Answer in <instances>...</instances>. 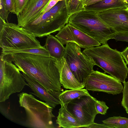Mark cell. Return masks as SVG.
I'll return each instance as SVG.
<instances>
[{
  "instance_id": "obj_1",
  "label": "cell",
  "mask_w": 128,
  "mask_h": 128,
  "mask_svg": "<svg viewBox=\"0 0 128 128\" xmlns=\"http://www.w3.org/2000/svg\"><path fill=\"white\" fill-rule=\"evenodd\" d=\"M12 55V62L20 71L36 80L58 98L63 90L58 60L50 56L33 54L20 53Z\"/></svg>"
},
{
  "instance_id": "obj_2",
  "label": "cell",
  "mask_w": 128,
  "mask_h": 128,
  "mask_svg": "<svg viewBox=\"0 0 128 128\" xmlns=\"http://www.w3.org/2000/svg\"><path fill=\"white\" fill-rule=\"evenodd\" d=\"M96 65L123 83L127 78L128 68L121 52L112 49L107 43L85 48L82 52Z\"/></svg>"
},
{
  "instance_id": "obj_3",
  "label": "cell",
  "mask_w": 128,
  "mask_h": 128,
  "mask_svg": "<svg viewBox=\"0 0 128 128\" xmlns=\"http://www.w3.org/2000/svg\"><path fill=\"white\" fill-rule=\"evenodd\" d=\"M69 18L65 0H61L23 28L36 37L47 36L61 30L68 23Z\"/></svg>"
},
{
  "instance_id": "obj_4",
  "label": "cell",
  "mask_w": 128,
  "mask_h": 128,
  "mask_svg": "<svg viewBox=\"0 0 128 128\" xmlns=\"http://www.w3.org/2000/svg\"><path fill=\"white\" fill-rule=\"evenodd\" d=\"M68 23L102 44L114 39L117 33L101 21L95 12L85 9L70 15Z\"/></svg>"
},
{
  "instance_id": "obj_5",
  "label": "cell",
  "mask_w": 128,
  "mask_h": 128,
  "mask_svg": "<svg viewBox=\"0 0 128 128\" xmlns=\"http://www.w3.org/2000/svg\"><path fill=\"white\" fill-rule=\"evenodd\" d=\"M20 106L24 109L26 124L34 128H54L52 113L54 108L46 102L38 100L30 93L18 94Z\"/></svg>"
},
{
  "instance_id": "obj_6",
  "label": "cell",
  "mask_w": 128,
  "mask_h": 128,
  "mask_svg": "<svg viewBox=\"0 0 128 128\" xmlns=\"http://www.w3.org/2000/svg\"><path fill=\"white\" fill-rule=\"evenodd\" d=\"M12 54L2 53L0 62V102L21 91L27 83L18 68L12 63Z\"/></svg>"
},
{
  "instance_id": "obj_7",
  "label": "cell",
  "mask_w": 128,
  "mask_h": 128,
  "mask_svg": "<svg viewBox=\"0 0 128 128\" xmlns=\"http://www.w3.org/2000/svg\"><path fill=\"white\" fill-rule=\"evenodd\" d=\"M42 46L36 37L15 24L6 22L0 31V46L2 48L22 49Z\"/></svg>"
},
{
  "instance_id": "obj_8",
  "label": "cell",
  "mask_w": 128,
  "mask_h": 128,
  "mask_svg": "<svg viewBox=\"0 0 128 128\" xmlns=\"http://www.w3.org/2000/svg\"><path fill=\"white\" fill-rule=\"evenodd\" d=\"M76 44L69 42L65 47L63 58L77 80L84 84L88 76L94 70V62L82 52Z\"/></svg>"
},
{
  "instance_id": "obj_9",
  "label": "cell",
  "mask_w": 128,
  "mask_h": 128,
  "mask_svg": "<svg viewBox=\"0 0 128 128\" xmlns=\"http://www.w3.org/2000/svg\"><path fill=\"white\" fill-rule=\"evenodd\" d=\"M97 100L91 95L84 96L72 100L65 106L76 119L80 128H88L94 122L98 114L95 106Z\"/></svg>"
},
{
  "instance_id": "obj_10",
  "label": "cell",
  "mask_w": 128,
  "mask_h": 128,
  "mask_svg": "<svg viewBox=\"0 0 128 128\" xmlns=\"http://www.w3.org/2000/svg\"><path fill=\"white\" fill-rule=\"evenodd\" d=\"M84 85L87 90L113 95L122 92L124 88L121 82L116 78L98 70H94L88 76Z\"/></svg>"
},
{
  "instance_id": "obj_11",
  "label": "cell",
  "mask_w": 128,
  "mask_h": 128,
  "mask_svg": "<svg viewBox=\"0 0 128 128\" xmlns=\"http://www.w3.org/2000/svg\"><path fill=\"white\" fill-rule=\"evenodd\" d=\"M127 6L113 7L95 12L101 21L117 33H128Z\"/></svg>"
},
{
  "instance_id": "obj_12",
  "label": "cell",
  "mask_w": 128,
  "mask_h": 128,
  "mask_svg": "<svg viewBox=\"0 0 128 128\" xmlns=\"http://www.w3.org/2000/svg\"><path fill=\"white\" fill-rule=\"evenodd\" d=\"M63 45L74 43L80 48H88L101 44L98 41L68 23L55 36Z\"/></svg>"
},
{
  "instance_id": "obj_13",
  "label": "cell",
  "mask_w": 128,
  "mask_h": 128,
  "mask_svg": "<svg viewBox=\"0 0 128 128\" xmlns=\"http://www.w3.org/2000/svg\"><path fill=\"white\" fill-rule=\"evenodd\" d=\"M50 0H28L23 10L17 16L18 25L24 27L38 18Z\"/></svg>"
},
{
  "instance_id": "obj_14",
  "label": "cell",
  "mask_w": 128,
  "mask_h": 128,
  "mask_svg": "<svg viewBox=\"0 0 128 128\" xmlns=\"http://www.w3.org/2000/svg\"><path fill=\"white\" fill-rule=\"evenodd\" d=\"M23 76L28 86L34 92H30L44 101L54 108L60 104V102L54 96L50 93L42 84L36 80L22 73Z\"/></svg>"
},
{
  "instance_id": "obj_15",
  "label": "cell",
  "mask_w": 128,
  "mask_h": 128,
  "mask_svg": "<svg viewBox=\"0 0 128 128\" xmlns=\"http://www.w3.org/2000/svg\"><path fill=\"white\" fill-rule=\"evenodd\" d=\"M58 63L60 82L64 88L76 90L85 87L84 85L80 83L75 77L64 58L58 60Z\"/></svg>"
},
{
  "instance_id": "obj_16",
  "label": "cell",
  "mask_w": 128,
  "mask_h": 128,
  "mask_svg": "<svg viewBox=\"0 0 128 128\" xmlns=\"http://www.w3.org/2000/svg\"><path fill=\"white\" fill-rule=\"evenodd\" d=\"M55 36L50 34L47 36L44 46L48 51L50 56L57 60L62 58L65 47Z\"/></svg>"
},
{
  "instance_id": "obj_17",
  "label": "cell",
  "mask_w": 128,
  "mask_h": 128,
  "mask_svg": "<svg viewBox=\"0 0 128 128\" xmlns=\"http://www.w3.org/2000/svg\"><path fill=\"white\" fill-rule=\"evenodd\" d=\"M61 108L59 109L56 123L60 127L64 128H80L76 119L67 109L65 106L60 103Z\"/></svg>"
},
{
  "instance_id": "obj_18",
  "label": "cell",
  "mask_w": 128,
  "mask_h": 128,
  "mask_svg": "<svg viewBox=\"0 0 128 128\" xmlns=\"http://www.w3.org/2000/svg\"><path fill=\"white\" fill-rule=\"evenodd\" d=\"M126 5L124 0H102L84 6V9L96 12L113 7Z\"/></svg>"
},
{
  "instance_id": "obj_19",
  "label": "cell",
  "mask_w": 128,
  "mask_h": 128,
  "mask_svg": "<svg viewBox=\"0 0 128 128\" xmlns=\"http://www.w3.org/2000/svg\"><path fill=\"white\" fill-rule=\"evenodd\" d=\"M84 96H91L86 89L70 90L62 92L58 96V99L64 105L77 98Z\"/></svg>"
},
{
  "instance_id": "obj_20",
  "label": "cell",
  "mask_w": 128,
  "mask_h": 128,
  "mask_svg": "<svg viewBox=\"0 0 128 128\" xmlns=\"http://www.w3.org/2000/svg\"><path fill=\"white\" fill-rule=\"evenodd\" d=\"M2 53L12 54L22 53L40 55L50 56L48 52L44 46L40 48L18 49L4 48H2Z\"/></svg>"
},
{
  "instance_id": "obj_21",
  "label": "cell",
  "mask_w": 128,
  "mask_h": 128,
  "mask_svg": "<svg viewBox=\"0 0 128 128\" xmlns=\"http://www.w3.org/2000/svg\"><path fill=\"white\" fill-rule=\"evenodd\" d=\"M102 122L111 128H128V118H126L114 116Z\"/></svg>"
},
{
  "instance_id": "obj_22",
  "label": "cell",
  "mask_w": 128,
  "mask_h": 128,
  "mask_svg": "<svg viewBox=\"0 0 128 128\" xmlns=\"http://www.w3.org/2000/svg\"><path fill=\"white\" fill-rule=\"evenodd\" d=\"M68 16L84 10L82 0H65Z\"/></svg>"
},
{
  "instance_id": "obj_23",
  "label": "cell",
  "mask_w": 128,
  "mask_h": 128,
  "mask_svg": "<svg viewBox=\"0 0 128 128\" xmlns=\"http://www.w3.org/2000/svg\"><path fill=\"white\" fill-rule=\"evenodd\" d=\"M28 0H14L12 12L18 16L21 13Z\"/></svg>"
},
{
  "instance_id": "obj_24",
  "label": "cell",
  "mask_w": 128,
  "mask_h": 128,
  "mask_svg": "<svg viewBox=\"0 0 128 128\" xmlns=\"http://www.w3.org/2000/svg\"><path fill=\"white\" fill-rule=\"evenodd\" d=\"M124 88L122 91V98L121 104L126 110H128V81L123 83Z\"/></svg>"
},
{
  "instance_id": "obj_25",
  "label": "cell",
  "mask_w": 128,
  "mask_h": 128,
  "mask_svg": "<svg viewBox=\"0 0 128 128\" xmlns=\"http://www.w3.org/2000/svg\"><path fill=\"white\" fill-rule=\"evenodd\" d=\"M95 106L98 114H100L104 115L106 114L109 108L105 102L98 100L96 101Z\"/></svg>"
},
{
  "instance_id": "obj_26",
  "label": "cell",
  "mask_w": 128,
  "mask_h": 128,
  "mask_svg": "<svg viewBox=\"0 0 128 128\" xmlns=\"http://www.w3.org/2000/svg\"><path fill=\"white\" fill-rule=\"evenodd\" d=\"M10 12L6 9L5 0H0V17L8 22L7 19Z\"/></svg>"
},
{
  "instance_id": "obj_27",
  "label": "cell",
  "mask_w": 128,
  "mask_h": 128,
  "mask_svg": "<svg viewBox=\"0 0 128 128\" xmlns=\"http://www.w3.org/2000/svg\"><path fill=\"white\" fill-rule=\"evenodd\" d=\"M60 0H50L48 4L40 12L38 17L49 10Z\"/></svg>"
},
{
  "instance_id": "obj_28",
  "label": "cell",
  "mask_w": 128,
  "mask_h": 128,
  "mask_svg": "<svg viewBox=\"0 0 128 128\" xmlns=\"http://www.w3.org/2000/svg\"><path fill=\"white\" fill-rule=\"evenodd\" d=\"M114 39L116 41H120L128 42V33H117Z\"/></svg>"
},
{
  "instance_id": "obj_29",
  "label": "cell",
  "mask_w": 128,
  "mask_h": 128,
  "mask_svg": "<svg viewBox=\"0 0 128 128\" xmlns=\"http://www.w3.org/2000/svg\"><path fill=\"white\" fill-rule=\"evenodd\" d=\"M6 10L12 13L14 9V0H5Z\"/></svg>"
},
{
  "instance_id": "obj_30",
  "label": "cell",
  "mask_w": 128,
  "mask_h": 128,
  "mask_svg": "<svg viewBox=\"0 0 128 128\" xmlns=\"http://www.w3.org/2000/svg\"><path fill=\"white\" fill-rule=\"evenodd\" d=\"M89 128H111L110 127L104 123L98 124L94 122L93 124L88 127Z\"/></svg>"
},
{
  "instance_id": "obj_31",
  "label": "cell",
  "mask_w": 128,
  "mask_h": 128,
  "mask_svg": "<svg viewBox=\"0 0 128 128\" xmlns=\"http://www.w3.org/2000/svg\"><path fill=\"white\" fill-rule=\"evenodd\" d=\"M121 53L127 64H128V46Z\"/></svg>"
},
{
  "instance_id": "obj_32",
  "label": "cell",
  "mask_w": 128,
  "mask_h": 128,
  "mask_svg": "<svg viewBox=\"0 0 128 128\" xmlns=\"http://www.w3.org/2000/svg\"><path fill=\"white\" fill-rule=\"evenodd\" d=\"M102 0H89L85 4L84 6L94 4Z\"/></svg>"
},
{
  "instance_id": "obj_33",
  "label": "cell",
  "mask_w": 128,
  "mask_h": 128,
  "mask_svg": "<svg viewBox=\"0 0 128 128\" xmlns=\"http://www.w3.org/2000/svg\"><path fill=\"white\" fill-rule=\"evenodd\" d=\"M88 0H82L83 4L84 5V6L85 4Z\"/></svg>"
},
{
  "instance_id": "obj_34",
  "label": "cell",
  "mask_w": 128,
  "mask_h": 128,
  "mask_svg": "<svg viewBox=\"0 0 128 128\" xmlns=\"http://www.w3.org/2000/svg\"><path fill=\"white\" fill-rule=\"evenodd\" d=\"M128 0H124V2L126 4Z\"/></svg>"
},
{
  "instance_id": "obj_35",
  "label": "cell",
  "mask_w": 128,
  "mask_h": 128,
  "mask_svg": "<svg viewBox=\"0 0 128 128\" xmlns=\"http://www.w3.org/2000/svg\"><path fill=\"white\" fill-rule=\"evenodd\" d=\"M126 112L128 114V110H126Z\"/></svg>"
},
{
  "instance_id": "obj_36",
  "label": "cell",
  "mask_w": 128,
  "mask_h": 128,
  "mask_svg": "<svg viewBox=\"0 0 128 128\" xmlns=\"http://www.w3.org/2000/svg\"><path fill=\"white\" fill-rule=\"evenodd\" d=\"M126 9L128 11V6H127V7L126 8Z\"/></svg>"
},
{
  "instance_id": "obj_37",
  "label": "cell",
  "mask_w": 128,
  "mask_h": 128,
  "mask_svg": "<svg viewBox=\"0 0 128 128\" xmlns=\"http://www.w3.org/2000/svg\"><path fill=\"white\" fill-rule=\"evenodd\" d=\"M128 0L127 1V2H126V4H128Z\"/></svg>"
},
{
  "instance_id": "obj_38",
  "label": "cell",
  "mask_w": 128,
  "mask_h": 128,
  "mask_svg": "<svg viewBox=\"0 0 128 128\" xmlns=\"http://www.w3.org/2000/svg\"></svg>"
}]
</instances>
